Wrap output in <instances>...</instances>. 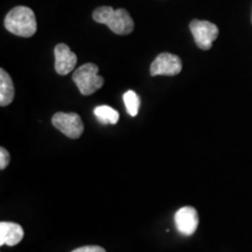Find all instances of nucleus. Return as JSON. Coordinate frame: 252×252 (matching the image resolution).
<instances>
[{
	"instance_id": "f257e3e1",
	"label": "nucleus",
	"mask_w": 252,
	"mask_h": 252,
	"mask_svg": "<svg viewBox=\"0 0 252 252\" xmlns=\"http://www.w3.org/2000/svg\"><path fill=\"white\" fill-rule=\"evenodd\" d=\"M93 18L96 23L106 25L118 35L130 34L134 28V23L130 13L124 8L113 9L110 6H100L94 9Z\"/></svg>"
},
{
	"instance_id": "f03ea898",
	"label": "nucleus",
	"mask_w": 252,
	"mask_h": 252,
	"mask_svg": "<svg viewBox=\"0 0 252 252\" xmlns=\"http://www.w3.org/2000/svg\"><path fill=\"white\" fill-rule=\"evenodd\" d=\"M5 28L14 35L31 37L36 33V18L34 12L26 6H17L5 18Z\"/></svg>"
},
{
	"instance_id": "7ed1b4c3",
	"label": "nucleus",
	"mask_w": 252,
	"mask_h": 252,
	"mask_svg": "<svg viewBox=\"0 0 252 252\" xmlns=\"http://www.w3.org/2000/svg\"><path fill=\"white\" fill-rule=\"evenodd\" d=\"M98 71L99 69L96 64L86 63L72 74V81L75 82L82 94L89 96L103 87L104 78L99 76Z\"/></svg>"
},
{
	"instance_id": "20e7f679",
	"label": "nucleus",
	"mask_w": 252,
	"mask_h": 252,
	"mask_svg": "<svg viewBox=\"0 0 252 252\" xmlns=\"http://www.w3.org/2000/svg\"><path fill=\"white\" fill-rule=\"evenodd\" d=\"M189 28L194 36L195 43L202 50H209L212 48L213 42L220 34L219 27L206 20H193L189 25Z\"/></svg>"
},
{
	"instance_id": "39448f33",
	"label": "nucleus",
	"mask_w": 252,
	"mask_h": 252,
	"mask_svg": "<svg viewBox=\"0 0 252 252\" xmlns=\"http://www.w3.org/2000/svg\"><path fill=\"white\" fill-rule=\"evenodd\" d=\"M53 125L70 139H77L83 133V122L77 113L58 112L53 116Z\"/></svg>"
},
{
	"instance_id": "423d86ee",
	"label": "nucleus",
	"mask_w": 252,
	"mask_h": 252,
	"mask_svg": "<svg viewBox=\"0 0 252 252\" xmlns=\"http://www.w3.org/2000/svg\"><path fill=\"white\" fill-rule=\"evenodd\" d=\"M182 70V61L179 56L171 53H161L151 64L152 76H175Z\"/></svg>"
},
{
	"instance_id": "0eeeda50",
	"label": "nucleus",
	"mask_w": 252,
	"mask_h": 252,
	"mask_svg": "<svg viewBox=\"0 0 252 252\" xmlns=\"http://www.w3.org/2000/svg\"><path fill=\"white\" fill-rule=\"evenodd\" d=\"M175 226L180 234L190 236L196 231L198 225V215L193 207H182L175 213Z\"/></svg>"
},
{
	"instance_id": "6e6552de",
	"label": "nucleus",
	"mask_w": 252,
	"mask_h": 252,
	"mask_svg": "<svg viewBox=\"0 0 252 252\" xmlns=\"http://www.w3.org/2000/svg\"><path fill=\"white\" fill-rule=\"evenodd\" d=\"M55 70L59 75H68L74 70L77 63V56L65 43H59L55 47Z\"/></svg>"
},
{
	"instance_id": "1a4fd4ad",
	"label": "nucleus",
	"mask_w": 252,
	"mask_h": 252,
	"mask_svg": "<svg viewBox=\"0 0 252 252\" xmlns=\"http://www.w3.org/2000/svg\"><path fill=\"white\" fill-rule=\"evenodd\" d=\"M24 229L20 224L13 222L0 223V245L14 247L20 243L24 238Z\"/></svg>"
},
{
	"instance_id": "9d476101",
	"label": "nucleus",
	"mask_w": 252,
	"mask_h": 252,
	"mask_svg": "<svg viewBox=\"0 0 252 252\" xmlns=\"http://www.w3.org/2000/svg\"><path fill=\"white\" fill-rule=\"evenodd\" d=\"M14 99L13 81L5 69H0V105L7 106Z\"/></svg>"
},
{
	"instance_id": "9b49d317",
	"label": "nucleus",
	"mask_w": 252,
	"mask_h": 252,
	"mask_svg": "<svg viewBox=\"0 0 252 252\" xmlns=\"http://www.w3.org/2000/svg\"><path fill=\"white\" fill-rule=\"evenodd\" d=\"M94 116L102 124H111L115 125L118 123L119 113L115 109L108 105H100L94 109Z\"/></svg>"
},
{
	"instance_id": "f8f14e48",
	"label": "nucleus",
	"mask_w": 252,
	"mask_h": 252,
	"mask_svg": "<svg viewBox=\"0 0 252 252\" xmlns=\"http://www.w3.org/2000/svg\"><path fill=\"white\" fill-rule=\"evenodd\" d=\"M124 103L126 106V110H127L128 115L132 116V117H135L139 112V108H140V98L134 91L128 90L124 94Z\"/></svg>"
},
{
	"instance_id": "ddd939ff",
	"label": "nucleus",
	"mask_w": 252,
	"mask_h": 252,
	"mask_svg": "<svg viewBox=\"0 0 252 252\" xmlns=\"http://www.w3.org/2000/svg\"><path fill=\"white\" fill-rule=\"evenodd\" d=\"M9 161H11L9 153L7 152V150L1 147V149H0V169H5L6 167L8 166Z\"/></svg>"
},
{
	"instance_id": "4468645a",
	"label": "nucleus",
	"mask_w": 252,
	"mask_h": 252,
	"mask_svg": "<svg viewBox=\"0 0 252 252\" xmlns=\"http://www.w3.org/2000/svg\"><path fill=\"white\" fill-rule=\"evenodd\" d=\"M71 252H106L102 247L98 245H89V247H82L78 249H75Z\"/></svg>"
},
{
	"instance_id": "2eb2a0df",
	"label": "nucleus",
	"mask_w": 252,
	"mask_h": 252,
	"mask_svg": "<svg viewBox=\"0 0 252 252\" xmlns=\"http://www.w3.org/2000/svg\"><path fill=\"white\" fill-rule=\"evenodd\" d=\"M251 23H252V13H251Z\"/></svg>"
}]
</instances>
